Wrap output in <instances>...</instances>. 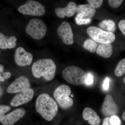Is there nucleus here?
Segmentation results:
<instances>
[{
    "instance_id": "nucleus-1",
    "label": "nucleus",
    "mask_w": 125,
    "mask_h": 125,
    "mask_svg": "<svg viewBox=\"0 0 125 125\" xmlns=\"http://www.w3.org/2000/svg\"><path fill=\"white\" fill-rule=\"evenodd\" d=\"M36 111L47 121H52L58 112V105L47 94H42L38 97L36 103Z\"/></svg>"
},
{
    "instance_id": "nucleus-2",
    "label": "nucleus",
    "mask_w": 125,
    "mask_h": 125,
    "mask_svg": "<svg viewBox=\"0 0 125 125\" xmlns=\"http://www.w3.org/2000/svg\"><path fill=\"white\" fill-rule=\"evenodd\" d=\"M56 66L54 61L50 58L40 59L33 64L32 71L34 77H43L46 80L51 81L55 78Z\"/></svg>"
},
{
    "instance_id": "nucleus-3",
    "label": "nucleus",
    "mask_w": 125,
    "mask_h": 125,
    "mask_svg": "<svg viewBox=\"0 0 125 125\" xmlns=\"http://www.w3.org/2000/svg\"><path fill=\"white\" fill-rule=\"evenodd\" d=\"M63 79L71 84L79 85L85 84L87 74L80 67L71 66L65 68L62 72Z\"/></svg>"
},
{
    "instance_id": "nucleus-4",
    "label": "nucleus",
    "mask_w": 125,
    "mask_h": 125,
    "mask_svg": "<svg viewBox=\"0 0 125 125\" xmlns=\"http://www.w3.org/2000/svg\"><path fill=\"white\" fill-rule=\"evenodd\" d=\"M71 93V89L69 86L62 84L56 89L53 95L60 106L65 109L71 107L73 104V101L69 97Z\"/></svg>"
},
{
    "instance_id": "nucleus-5",
    "label": "nucleus",
    "mask_w": 125,
    "mask_h": 125,
    "mask_svg": "<svg viewBox=\"0 0 125 125\" xmlns=\"http://www.w3.org/2000/svg\"><path fill=\"white\" fill-rule=\"evenodd\" d=\"M47 31L46 25L44 21L39 19H32L25 27L26 33L35 40L43 38Z\"/></svg>"
},
{
    "instance_id": "nucleus-6",
    "label": "nucleus",
    "mask_w": 125,
    "mask_h": 125,
    "mask_svg": "<svg viewBox=\"0 0 125 125\" xmlns=\"http://www.w3.org/2000/svg\"><path fill=\"white\" fill-rule=\"evenodd\" d=\"M87 31L92 39L101 44H111L115 39L113 33L104 31L98 27L91 26L87 29Z\"/></svg>"
},
{
    "instance_id": "nucleus-7",
    "label": "nucleus",
    "mask_w": 125,
    "mask_h": 125,
    "mask_svg": "<svg viewBox=\"0 0 125 125\" xmlns=\"http://www.w3.org/2000/svg\"><path fill=\"white\" fill-rule=\"evenodd\" d=\"M18 11L25 15L42 16L45 14V6L38 1L29 0L25 4L20 6L18 9Z\"/></svg>"
},
{
    "instance_id": "nucleus-8",
    "label": "nucleus",
    "mask_w": 125,
    "mask_h": 125,
    "mask_svg": "<svg viewBox=\"0 0 125 125\" xmlns=\"http://www.w3.org/2000/svg\"><path fill=\"white\" fill-rule=\"evenodd\" d=\"M57 33L64 43L70 45L74 43V34L69 23L63 22L57 30Z\"/></svg>"
},
{
    "instance_id": "nucleus-9",
    "label": "nucleus",
    "mask_w": 125,
    "mask_h": 125,
    "mask_svg": "<svg viewBox=\"0 0 125 125\" xmlns=\"http://www.w3.org/2000/svg\"><path fill=\"white\" fill-rule=\"evenodd\" d=\"M14 58L18 65L25 66L31 65L33 60V56L22 47H19L16 50Z\"/></svg>"
},
{
    "instance_id": "nucleus-10",
    "label": "nucleus",
    "mask_w": 125,
    "mask_h": 125,
    "mask_svg": "<svg viewBox=\"0 0 125 125\" xmlns=\"http://www.w3.org/2000/svg\"><path fill=\"white\" fill-rule=\"evenodd\" d=\"M30 87L28 78L25 76H21L16 79L9 85L7 89L9 93H17L24 91Z\"/></svg>"
},
{
    "instance_id": "nucleus-11",
    "label": "nucleus",
    "mask_w": 125,
    "mask_h": 125,
    "mask_svg": "<svg viewBox=\"0 0 125 125\" xmlns=\"http://www.w3.org/2000/svg\"><path fill=\"white\" fill-rule=\"evenodd\" d=\"M118 107L111 95L106 96L101 107L102 114L105 116L116 115L118 113Z\"/></svg>"
},
{
    "instance_id": "nucleus-12",
    "label": "nucleus",
    "mask_w": 125,
    "mask_h": 125,
    "mask_svg": "<svg viewBox=\"0 0 125 125\" xmlns=\"http://www.w3.org/2000/svg\"><path fill=\"white\" fill-rule=\"evenodd\" d=\"M34 94V90L30 88L22 91L14 96L10 102V105L17 107L28 103L33 98Z\"/></svg>"
},
{
    "instance_id": "nucleus-13",
    "label": "nucleus",
    "mask_w": 125,
    "mask_h": 125,
    "mask_svg": "<svg viewBox=\"0 0 125 125\" xmlns=\"http://www.w3.org/2000/svg\"><path fill=\"white\" fill-rule=\"evenodd\" d=\"M25 113V109L22 108H18L5 115L1 122L3 125H13L24 116Z\"/></svg>"
},
{
    "instance_id": "nucleus-14",
    "label": "nucleus",
    "mask_w": 125,
    "mask_h": 125,
    "mask_svg": "<svg viewBox=\"0 0 125 125\" xmlns=\"http://www.w3.org/2000/svg\"><path fill=\"white\" fill-rule=\"evenodd\" d=\"M76 8L77 6L75 3L73 1H70L66 7L56 8L55 10V13L57 16L61 18H64L65 16L70 18L76 13Z\"/></svg>"
},
{
    "instance_id": "nucleus-15",
    "label": "nucleus",
    "mask_w": 125,
    "mask_h": 125,
    "mask_svg": "<svg viewBox=\"0 0 125 125\" xmlns=\"http://www.w3.org/2000/svg\"><path fill=\"white\" fill-rule=\"evenodd\" d=\"M76 12L83 19H91L96 14V10L89 4H86L77 6Z\"/></svg>"
},
{
    "instance_id": "nucleus-16",
    "label": "nucleus",
    "mask_w": 125,
    "mask_h": 125,
    "mask_svg": "<svg viewBox=\"0 0 125 125\" xmlns=\"http://www.w3.org/2000/svg\"><path fill=\"white\" fill-rule=\"evenodd\" d=\"M84 120L88 121L91 125H99L101 122V120L94 110L89 107H85L83 113Z\"/></svg>"
},
{
    "instance_id": "nucleus-17",
    "label": "nucleus",
    "mask_w": 125,
    "mask_h": 125,
    "mask_svg": "<svg viewBox=\"0 0 125 125\" xmlns=\"http://www.w3.org/2000/svg\"><path fill=\"white\" fill-rule=\"evenodd\" d=\"M17 39L14 36L8 37L0 32V48L10 49L16 46Z\"/></svg>"
},
{
    "instance_id": "nucleus-18",
    "label": "nucleus",
    "mask_w": 125,
    "mask_h": 125,
    "mask_svg": "<svg viewBox=\"0 0 125 125\" xmlns=\"http://www.w3.org/2000/svg\"><path fill=\"white\" fill-rule=\"evenodd\" d=\"M96 53L105 58H109L113 53V47L111 44H100L96 51Z\"/></svg>"
},
{
    "instance_id": "nucleus-19",
    "label": "nucleus",
    "mask_w": 125,
    "mask_h": 125,
    "mask_svg": "<svg viewBox=\"0 0 125 125\" xmlns=\"http://www.w3.org/2000/svg\"><path fill=\"white\" fill-rule=\"evenodd\" d=\"M101 29L108 32H115L116 30V25L113 21L110 20H105L103 21L99 24Z\"/></svg>"
},
{
    "instance_id": "nucleus-20",
    "label": "nucleus",
    "mask_w": 125,
    "mask_h": 125,
    "mask_svg": "<svg viewBox=\"0 0 125 125\" xmlns=\"http://www.w3.org/2000/svg\"><path fill=\"white\" fill-rule=\"evenodd\" d=\"M98 46V43L92 39H88L84 41L83 45L84 49L88 50L90 52H96Z\"/></svg>"
},
{
    "instance_id": "nucleus-21",
    "label": "nucleus",
    "mask_w": 125,
    "mask_h": 125,
    "mask_svg": "<svg viewBox=\"0 0 125 125\" xmlns=\"http://www.w3.org/2000/svg\"><path fill=\"white\" fill-rule=\"evenodd\" d=\"M114 73L116 76L120 77L125 73V58L121 60L118 62L115 69Z\"/></svg>"
},
{
    "instance_id": "nucleus-22",
    "label": "nucleus",
    "mask_w": 125,
    "mask_h": 125,
    "mask_svg": "<svg viewBox=\"0 0 125 125\" xmlns=\"http://www.w3.org/2000/svg\"><path fill=\"white\" fill-rule=\"evenodd\" d=\"M75 21L76 24L80 25H81L89 24L91 22L92 20L91 19H83L77 14L75 19Z\"/></svg>"
},
{
    "instance_id": "nucleus-23",
    "label": "nucleus",
    "mask_w": 125,
    "mask_h": 125,
    "mask_svg": "<svg viewBox=\"0 0 125 125\" xmlns=\"http://www.w3.org/2000/svg\"><path fill=\"white\" fill-rule=\"evenodd\" d=\"M10 109V107L7 105H0V122L5 114L9 111Z\"/></svg>"
},
{
    "instance_id": "nucleus-24",
    "label": "nucleus",
    "mask_w": 125,
    "mask_h": 125,
    "mask_svg": "<svg viewBox=\"0 0 125 125\" xmlns=\"http://www.w3.org/2000/svg\"><path fill=\"white\" fill-rule=\"evenodd\" d=\"M87 1L92 7L95 9L101 7L103 2V0H88Z\"/></svg>"
},
{
    "instance_id": "nucleus-25",
    "label": "nucleus",
    "mask_w": 125,
    "mask_h": 125,
    "mask_svg": "<svg viewBox=\"0 0 125 125\" xmlns=\"http://www.w3.org/2000/svg\"><path fill=\"white\" fill-rule=\"evenodd\" d=\"M109 122L111 125H120L121 121L120 119L118 116L114 115L109 118Z\"/></svg>"
},
{
    "instance_id": "nucleus-26",
    "label": "nucleus",
    "mask_w": 125,
    "mask_h": 125,
    "mask_svg": "<svg viewBox=\"0 0 125 125\" xmlns=\"http://www.w3.org/2000/svg\"><path fill=\"white\" fill-rule=\"evenodd\" d=\"M123 0H108L109 6L113 8H116L119 7L123 2Z\"/></svg>"
},
{
    "instance_id": "nucleus-27",
    "label": "nucleus",
    "mask_w": 125,
    "mask_h": 125,
    "mask_svg": "<svg viewBox=\"0 0 125 125\" xmlns=\"http://www.w3.org/2000/svg\"><path fill=\"white\" fill-rule=\"evenodd\" d=\"M87 74V80L85 84L86 85H90L93 84L94 82L93 76L91 73H88Z\"/></svg>"
},
{
    "instance_id": "nucleus-28",
    "label": "nucleus",
    "mask_w": 125,
    "mask_h": 125,
    "mask_svg": "<svg viewBox=\"0 0 125 125\" xmlns=\"http://www.w3.org/2000/svg\"><path fill=\"white\" fill-rule=\"evenodd\" d=\"M118 27L121 32L124 36H125V20H121L118 24Z\"/></svg>"
},
{
    "instance_id": "nucleus-29",
    "label": "nucleus",
    "mask_w": 125,
    "mask_h": 125,
    "mask_svg": "<svg viewBox=\"0 0 125 125\" xmlns=\"http://www.w3.org/2000/svg\"><path fill=\"white\" fill-rule=\"evenodd\" d=\"M109 81H110V80L108 77H106L104 81L103 87L104 89L105 90H107L109 88Z\"/></svg>"
},
{
    "instance_id": "nucleus-30",
    "label": "nucleus",
    "mask_w": 125,
    "mask_h": 125,
    "mask_svg": "<svg viewBox=\"0 0 125 125\" xmlns=\"http://www.w3.org/2000/svg\"><path fill=\"white\" fill-rule=\"evenodd\" d=\"M1 76H2V78H4V79H7L10 78V76H11V73L10 72H3L2 73V74H1Z\"/></svg>"
},
{
    "instance_id": "nucleus-31",
    "label": "nucleus",
    "mask_w": 125,
    "mask_h": 125,
    "mask_svg": "<svg viewBox=\"0 0 125 125\" xmlns=\"http://www.w3.org/2000/svg\"><path fill=\"white\" fill-rule=\"evenodd\" d=\"M4 69V66L2 64H0V81L1 82H4L5 81V80L1 76V74L2 72H3Z\"/></svg>"
},
{
    "instance_id": "nucleus-32",
    "label": "nucleus",
    "mask_w": 125,
    "mask_h": 125,
    "mask_svg": "<svg viewBox=\"0 0 125 125\" xmlns=\"http://www.w3.org/2000/svg\"><path fill=\"white\" fill-rule=\"evenodd\" d=\"M109 118V117H108L105 118L103 121L102 125H110L109 123V122H108Z\"/></svg>"
},
{
    "instance_id": "nucleus-33",
    "label": "nucleus",
    "mask_w": 125,
    "mask_h": 125,
    "mask_svg": "<svg viewBox=\"0 0 125 125\" xmlns=\"http://www.w3.org/2000/svg\"><path fill=\"white\" fill-rule=\"evenodd\" d=\"M122 118H123V120L125 121V111L123 112V114L122 115Z\"/></svg>"
},
{
    "instance_id": "nucleus-34",
    "label": "nucleus",
    "mask_w": 125,
    "mask_h": 125,
    "mask_svg": "<svg viewBox=\"0 0 125 125\" xmlns=\"http://www.w3.org/2000/svg\"><path fill=\"white\" fill-rule=\"evenodd\" d=\"M3 93V91H2V89L0 85V97L1 96Z\"/></svg>"
},
{
    "instance_id": "nucleus-35",
    "label": "nucleus",
    "mask_w": 125,
    "mask_h": 125,
    "mask_svg": "<svg viewBox=\"0 0 125 125\" xmlns=\"http://www.w3.org/2000/svg\"><path fill=\"white\" fill-rule=\"evenodd\" d=\"M123 82H124V83H125V77L124 78V79H123Z\"/></svg>"
},
{
    "instance_id": "nucleus-36",
    "label": "nucleus",
    "mask_w": 125,
    "mask_h": 125,
    "mask_svg": "<svg viewBox=\"0 0 125 125\" xmlns=\"http://www.w3.org/2000/svg\"><path fill=\"white\" fill-rule=\"evenodd\" d=\"M71 96L72 97H73V94H72L71 95Z\"/></svg>"
},
{
    "instance_id": "nucleus-37",
    "label": "nucleus",
    "mask_w": 125,
    "mask_h": 125,
    "mask_svg": "<svg viewBox=\"0 0 125 125\" xmlns=\"http://www.w3.org/2000/svg\"></svg>"
}]
</instances>
